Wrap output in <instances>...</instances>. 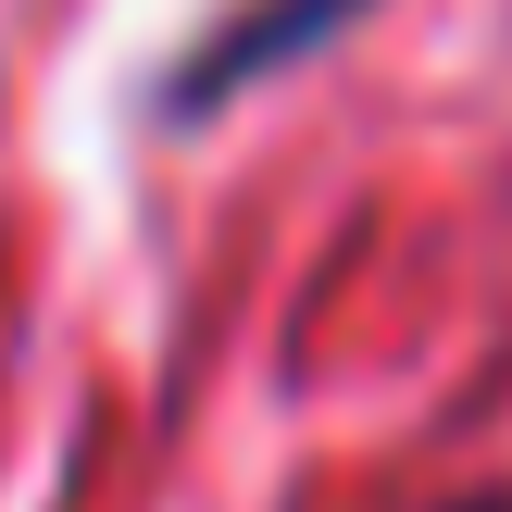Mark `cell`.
Listing matches in <instances>:
<instances>
[{
	"label": "cell",
	"mask_w": 512,
	"mask_h": 512,
	"mask_svg": "<svg viewBox=\"0 0 512 512\" xmlns=\"http://www.w3.org/2000/svg\"><path fill=\"white\" fill-rule=\"evenodd\" d=\"M363 13V0H238V13L200 38V63L175 75V100H225V88H250V75H275V63H300L313 38H338V25Z\"/></svg>",
	"instance_id": "1"
},
{
	"label": "cell",
	"mask_w": 512,
	"mask_h": 512,
	"mask_svg": "<svg viewBox=\"0 0 512 512\" xmlns=\"http://www.w3.org/2000/svg\"><path fill=\"white\" fill-rule=\"evenodd\" d=\"M488 512H500V500H488Z\"/></svg>",
	"instance_id": "2"
}]
</instances>
